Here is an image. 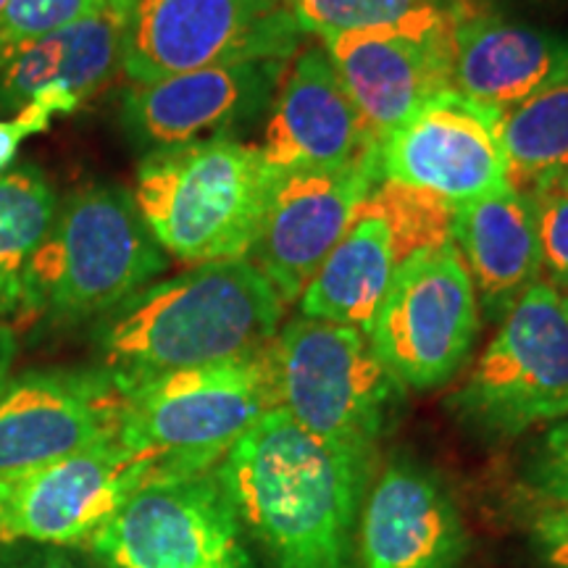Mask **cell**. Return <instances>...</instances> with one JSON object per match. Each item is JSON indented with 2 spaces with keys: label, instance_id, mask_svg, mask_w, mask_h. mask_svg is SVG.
<instances>
[{
  "label": "cell",
  "instance_id": "836d02e7",
  "mask_svg": "<svg viewBox=\"0 0 568 568\" xmlns=\"http://www.w3.org/2000/svg\"><path fill=\"white\" fill-rule=\"evenodd\" d=\"M6 9H9V0H0V17H3Z\"/></svg>",
  "mask_w": 568,
  "mask_h": 568
},
{
  "label": "cell",
  "instance_id": "52a82bcc",
  "mask_svg": "<svg viewBox=\"0 0 568 568\" xmlns=\"http://www.w3.org/2000/svg\"><path fill=\"white\" fill-rule=\"evenodd\" d=\"M450 410L489 439L568 418V293L539 280L518 297Z\"/></svg>",
  "mask_w": 568,
  "mask_h": 568
},
{
  "label": "cell",
  "instance_id": "f1b7e54d",
  "mask_svg": "<svg viewBox=\"0 0 568 568\" xmlns=\"http://www.w3.org/2000/svg\"><path fill=\"white\" fill-rule=\"evenodd\" d=\"M531 537L550 568H568V506L539 508L531 518Z\"/></svg>",
  "mask_w": 568,
  "mask_h": 568
},
{
  "label": "cell",
  "instance_id": "277c9868",
  "mask_svg": "<svg viewBox=\"0 0 568 568\" xmlns=\"http://www.w3.org/2000/svg\"><path fill=\"white\" fill-rule=\"evenodd\" d=\"M266 355L276 406L372 477L403 387L364 332L301 314L276 332Z\"/></svg>",
  "mask_w": 568,
  "mask_h": 568
},
{
  "label": "cell",
  "instance_id": "30bf717a",
  "mask_svg": "<svg viewBox=\"0 0 568 568\" xmlns=\"http://www.w3.org/2000/svg\"><path fill=\"white\" fill-rule=\"evenodd\" d=\"M479 326L471 276L458 247L447 243L400 266L368 345L403 389H435L466 366Z\"/></svg>",
  "mask_w": 568,
  "mask_h": 568
},
{
  "label": "cell",
  "instance_id": "ac0fdd59",
  "mask_svg": "<svg viewBox=\"0 0 568 568\" xmlns=\"http://www.w3.org/2000/svg\"><path fill=\"white\" fill-rule=\"evenodd\" d=\"M258 148L280 176L347 166L379 151L324 45L297 48L290 59Z\"/></svg>",
  "mask_w": 568,
  "mask_h": 568
},
{
  "label": "cell",
  "instance_id": "2e32d148",
  "mask_svg": "<svg viewBox=\"0 0 568 568\" xmlns=\"http://www.w3.org/2000/svg\"><path fill=\"white\" fill-rule=\"evenodd\" d=\"M290 61H245L132 84L122 124L148 151L230 138L268 109Z\"/></svg>",
  "mask_w": 568,
  "mask_h": 568
},
{
  "label": "cell",
  "instance_id": "3957f363",
  "mask_svg": "<svg viewBox=\"0 0 568 568\" xmlns=\"http://www.w3.org/2000/svg\"><path fill=\"white\" fill-rule=\"evenodd\" d=\"M276 180L258 145L201 140L148 153L132 201L163 253L201 266L247 258Z\"/></svg>",
  "mask_w": 568,
  "mask_h": 568
},
{
  "label": "cell",
  "instance_id": "ba28073f",
  "mask_svg": "<svg viewBox=\"0 0 568 568\" xmlns=\"http://www.w3.org/2000/svg\"><path fill=\"white\" fill-rule=\"evenodd\" d=\"M134 84L245 61H290L303 30L287 0H116Z\"/></svg>",
  "mask_w": 568,
  "mask_h": 568
},
{
  "label": "cell",
  "instance_id": "d4e9b609",
  "mask_svg": "<svg viewBox=\"0 0 568 568\" xmlns=\"http://www.w3.org/2000/svg\"><path fill=\"white\" fill-rule=\"evenodd\" d=\"M303 34L387 30L416 21L450 17L458 0H287Z\"/></svg>",
  "mask_w": 568,
  "mask_h": 568
},
{
  "label": "cell",
  "instance_id": "ffe728a7",
  "mask_svg": "<svg viewBox=\"0 0 568 568\" xmlns=\"http://www.w3.org/2000/svg\"><path fill=\"white\" fill-rule=\"evenodd\" d=\"M453 245L471 276L479 311L503 322L518 297L542 280L531 197L508 187L453 213Z\"/></svg>",
  "mask_w": 568,
  "mask_h": 568
},
{
  "label": "cell",
  "instance_id": "44dd1931",
  "mask_svg": "<svg viewBox=\"0 0 568 568\" xmlns=\"http://www.w3.org/2000/svg\"><path fill=\"white\" fill-rule=\"evenodd\" d=\"M116 71H122V13L113 0L59 32L0 48V111L24 109L45 90H67L84 103Z\"/></svg>",
  "mask_w": 568,
  "mask_h": 568
},
{
  "label": "cell",
  "instance_id": "8992f818",
  "mask_svg": "<svg viewBox=\"0 0 568 568\" xmlns=\"http://www.w3.org/2000/svg\"><path fill=\"white\" fill-rule=\"evenodd\" d=\"M166 268V253L122 187L77 190L27 268V311L59 322L111 314Z\"/></svg>",
  "mask_w": 568,
  "mask_h": 568
},
{
  "label": "cell",
  "instance_id": "603a6c76",
  "mask_svg": "<svg viewBox=\"0 0 568 568\" xmlns=\"http://www.w3.org/2000/svg\"><path fill=\"white\" fill-rule=\"evenodd\" d=\"M55 193L38 166L0 174V311H27V268L51 232Z\"/></svg>",
  "mask_w": 568,
  "mask_h": 568
},
{
  "label": "cell",
  "instance_id": "4dcf8cb0",
  "mask_svg": "<svg viewBox=\"0 0 568 568\" xmlns=\"http://www.w3.org/2000/svg\"><path fill=\"white\" fill-rule=\"evenodd\" d=\"M13 355H17V337L6 324H0V393L9 385V372L13 366Z\"/></svg>",
  "mask_w": 568,
  "mask_h": 568
},
{
  "label": "cell",
  "instance_id": "5b68a950",
  "mask_svg": "<svg viewBox=\"0 0 568 568\" xmlns=\"http://www.w3.org/2000/svg\"><path fill=\"white\" fill-rule=\"evenodd\" d=\"M266 347L124 389L119 439L151 468V479L211 471L266 410L276 408Z\"/></svg>",
  "mask_w": 568,
  "mask_h": 568
},
{
  "label": "cell",
  "instance_id": "e0dca14e",
  "mask_svg": "<svg viewBox=\"0 0 568 568\" xmlns=\"http://www.w3.org/2000/svg\"><path fill=\"white\" fill-rule=\"evenodd\" d=\"M355 524L361 568H458L468 552L456 497L439 474L406 456L376 474Z\"/></svg>",
  "mask_w": 568,
  "mask_h": 568
},
{
  "label": "cell",
  "instance_id": "6da1fadb",
  "mask_svg": "<svg viewBox=\"0 0 568 568\" xmlns=\"http://www.w3.org/2000/svg\"><path fill=\"white\" fill-rule=\"evenodd\" d=\"M219 477L274 568H353L368 474L280 406L234 443Z\"/></svg>",
  "mask_w": 568,
  "mask_h": 568
},
{
  "label": "cell",
  "instance_id": "4316f807",
  "mask_svg": "<svg viewBox=\"0 0 568 568\" xmlns=\"http://www.w3.org/2000/svg\"><path fill=\"white\" fill-rule=\"evenodd\" d=\"M542 280L568 293V176L531 193Z\"/></svg>",
  "mask_w": 568,
  "mask_h": 568
},
{
  "label": "cell",
  "instance_id": "9a60e30c",
  "mask_svg": "<svg viewBox=\"0 0 568 568\" xmlns=\"http://www.w3.org/2000/svg\"><path fill=\"white\" fill-rule=\"evenodd\" d=\"M124 389L109 372H34L0 393V479L119 437Z\"/></svg>",
  "mask_w": 568,
  "mask_h": 568
},
{
  "label": "cell",
  "instance_id": "d6986e66",
  "mask_svg": "<svg viewBox=\"0 0 568 568\" xmlns=\"http://www.w3.org/2000/svg\"><path fill=\"white\" fill-rule=\"evenodd\" d=\"M568 74V34L542 30L458 0L450 88L510 113Z\"/></svg>",
  "mask_w": 568,
  "mask_h": 568
},
{
  "label": "cell",
  "instance_id": "4fadbf2b",
  "mask_svg": "<svg viewBox=\"0 0 568 568\" xmlns=\"http://www.w3.org/2000/svg\"><path fill=\"white\" fill-rule=\"evenodd\" d=\"M376 182H382L379 151L347 166L305 169L276 180L247 261L284 305L301 301Z\"/></svg>",
  "mask_w": 568,
  "mask_h": 568
},
{
  "label": "cell",
  "instance_id": "1f68e13d",
  "mask_svg": "<svg viewBox=\"0 0 568 568\" xmlns=\"http://www.w3.org/2000/svg\"><path fill=\"white\" fill-rule=\"evenodd\" d=\"M3 568H77V566L61 556H40L30 560H19V564H6Z\"/></svg>",
  "mask_w": 568,
  "mask_h": 568
},
{
  "label": "cell",
  "instance_id": "cb8c5ba5",
  "mask_svg": "<svg viewBox=\"0 0 568 568\" xmlns=\"http://www.w3.org/2000/svg\"><path fill=\"white\" fill-rule=\"evenodd\" d=\"M508 184L531 195L568 176V74L503 116Z\"/></svg>",
  "mask_w": 568,
  "mask_h": 568
},
{
  "label": "cell",
  "instance_id": "7c38bea8",
  "mask_svg": "<svg viewBox=\"0 0 568 568\" xmlns=\"http://www.w3.org/2000/svg\"><path fill=\"white\" fill-rule=\"evenodd\" d=\"M151 468L122 439L0 479V545L90 542Z\"/></svg>",
  "mask_w": 568,
  "mask_h": 568
},
{
  "label": "cell",
  "instance_id": "83f0119b",
  "mask_svg": "<svg viewBox=\"0 0 568 568\" xmlns=\"http://www.w3.org/2000/svg\"><path fill=\"white\" fill-rule=\"evenodd\" d=\"M521 485L539 508L568 506V418L552 424L529 453Z\"/></svg>",
  "mask_w": 568,
  "mask_h": 568
},
{
  "label": "cell",
  "instance_id": "5bb4252c",
  "mask_svg": "<svg viewBox=\"0 0 568 568\" xmlns=\"http://www.w3.org/2000/svg\"><path fill=\"white\" fill-rule=\"evenodd\" d=\"M453 17L456 11L416 24L324 38L347 98L379 148L432 95L450 88Z\"/></svg>",
  "mask_w": 568,
  "mask_h": 568
},
{
  "label": "cell",
  "instance_id": "7402d4cb",
  "mask_svg": "<svg viewBox=\"0 0 568 568\" xmlns=\"http://www.w3.org/2000/svg\"><path fill=\"white\" fill-rule=\"evenodd\" d=\"M408 261L387 219L364 201L351 230L301 295V314L353 326L368 337L395 274Z\"/></svg>",
  "mask_w": 568,
  "mask_h": 568
},
{
  "label": "cell",
  "instance_id": "7a4b0ae2",
  "mask_svg": "<svg viewBox=\"0 0 568 568\" xmlns=\"http://www.w3.org/2000/svg\"><path fill=\"white\" fill-rule=\"evenodd\" d=\"M282 314V297L247 258L201 264L142 287L103 316V372L130 389L163 374L245 358L272 343Z\"/></svg>",
  "mask_w": 568,
  "mask_h": 568
},
{
  "label": "cell",
  "instance_id": "8fae6325",
  "mask_svg": "<svg viewBox=\"0 0 568 568\" xmlns=\"http://www.w3.org/2000/svg\"><path fill=\"white\" fill-rule=\"evenodd\" d=\"M382 180L458 205L508 187L503 113L447 88L432 95L379 148Z\"/></svg>",
  "mask_w": 568,
  "mask_h": 568
},
{
  "label": "cell",
  "instance_id": "9c48e42d",
  "mask_svg": "<svg viewBox=\"0 0 568 568\" xmlns=\"http://www.w3.org/2000/svg\"><path fill=\"white\" fill-rule=\"evenodd\" d=\"M90 545L113 568H255L219 466L142 481Z\"/></svg>",
  "mask_w": 568,
  "mask_h": 568
},
{
  "label": "cell",
  "instance_id": "484cf974",
  "mask_svg": "<svg viewBox=\"0 0 568 568\" xmlns=\"http://www.w3.org/2000/svg\"><path fill=\"white\" fill-rule=\"evenodd\" d=\"M113 0H9L0 17V48L17 45L103 11Z\"/></svg>",
  "mask_w": 568,
  "mask_h": 568
},
{
  "label": "cell",
  "instance_id": "d6a6232c",
  "mask_svg": "<svg viewBox=\"0 0 568 568\" xmlns=\"http://www.w3.org/2000/svg\"><path fill=\"white\" fill-rule=\"evenodd\" d=\"M466 3H471V6H485V9H487V6L493 3V0H466Z\"/></svg>",
  "mask_w": 568,
  "mask_h": 568
},
{
  "label": "cell",
  "instance_id": "f546056e",
  "mask_svg": "<svg viewBox=\"0 0 568 568\" xmlns=\"http://www.w3.org/2000/svg\"><path fill=\"white\" fill-rule=\"evenodd\" d=\"M53 122V113L40 103H27L13 119L0 122V174L9 172V166L17 161V153L30 134L45 132Z\"/></svg>",
  "mask_w": 568,
  "mask_h": 568
}]
</instances>
